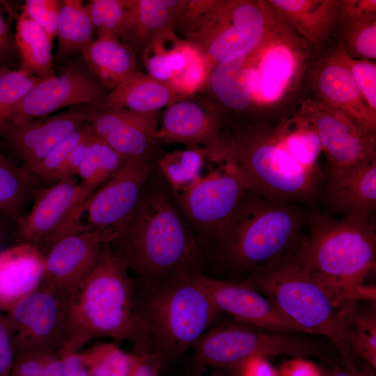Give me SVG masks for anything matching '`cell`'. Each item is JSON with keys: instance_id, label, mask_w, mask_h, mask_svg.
Masks as SVG:
<instances>
[{"instance_id": "31", "label": "cell", "mask_w": 376, "mask_h": 376, "mask_svg": "<svg viewBox=\"0 0 376 376\" xmlns=\"http://www.w3.org/2000/svg\"><path fill=\"white\" fill-rule=\"evenodd\" d=\"M40 190L33 175L15 165L0 150V216L17 224Z\"/></svg>"}, {"instance_id": "16", "label": "cell", "mask_w": 376, "mask_h": 376, "mask_svg": "<svg viewBox=\"0 0 376 376\" xmlns=\"http://www.w3.org/2000/svg\"><path fill=\"white\" fill-rule=\"evenodd\" d=\"M299 113L314 125L329 168H342L376 159L375 134L345 113L311 99L301 102Z\"/></svg>"}, {"instance_id": "6", "label": "cell", "mask_w": 376, "mask_h": 376, "mask_svg": "<svg viewBox=\"0 0 376 376\" xmlns=\"http://www.w3.org/2000/svg\"><path fill=\"white\" fill-rule=\"evenodd\" d=\"M252 194L246 199L244 194L215 235L228 262L253 271L292 252L304 235L307 218L290 204Z\"/></svg>"}, {"instance_id": "24", "label": "cell", "mask_w": 376, "mask_h": 376, "mask_svg": "<svg viewBox=\"0 0 376 376\" xmlns=\"http://www.w3.org/2000/svg\"><path fill=\"white\" fill-rule=\"evenodd\" d=\"M43 276L44 256L34 246L17 242L0 251V311L36 291Z\"/></svg>"}, {"instance_id": "38", "label": "cell", "mask_w": 376, "mask_h": 376, "mask_svg": "<svg viewBox=\"0 0 376 376\" xmlns=\"http://www.w3.org/2000/svg\"><path fill=\"white\" fill-rule=\"evenodd\" d=\"M97 38L119 39L126 0H93L87 4Z\"/></svg>"}, {"instance_id": "32", "label": "cell", "mask_w": 376, "mask_h": 376, "mask_svg": "<svg viewBox=\"0 0 376 376\" xmlns=\"http://www.w3.org/2000/svg\"><path fill=\"white\" fill-rule=\"evenodd\" d=\"M95 31L88 8L82 1H62L57 28L56 59L82 52L93 40Z\"/></svg>"}, {"instance_id": "15", "label": "cell", "mask_w": 376, "mask_h": 376, "mask_svg": "<svg viewBox=\"0 0 376 376\" xmlns=\"http://www.w3.org/2000/svg\"><path fill=\"white\" fill-rule=\"evenodd\" d=\"M107 94L97 80L70 64L59 75L39 82L13 109L7 122L21 124L66 107L98 105Z\"/></svg>"}, {"instance_id": "45", "label": "cell", "mask_w": 376, "mask_h": 376, "mask_svg": "<svg viewBox=\"0 0 376 376\" xmlns=\"http://www.w3.org/2000/svg\"><path fill=\"white\" fill-rule=\"evenodd\" d=\"M45 352L27 351L15 355L10 376H42Z\"/></svg>"}, {"instance_id": "35", "label": "cell", "mask_w": 376, "mask_h": 376, "mask_svg": "<svg viewBox=\"0 0 376 376\" xmlns=\"http://www.w3.org/2000/svg\"><path fill=\"white\" fill-rule=\"evenodd\" d=\"M208 159L205 148L194 147L167 153L160 160V170L175 191H182L201 175Z\"/></svg>"}, {"instance_id": "21", "label": "cell", "mask_w": 376, "mask_h": 376, "mask_svg": "<svg viewBox=\"0 0 376 376\" xmlns=\"http://www.w3.org/2000/svg\"><path fill=\"white\" fill-rule=\"evenodd\" d=\"M310 85L318 102L375 134L376 113L369 108L336 50L316 63L310 75Z\"/></svg>"}, {"instance_id": "13", "label": "cell", "mask_w": 376, "mask_h": 376, "mask_svg": "<svg viewBox=\"0 0 376 376\" xmlns=\"http://www.w3.org/2000/svg\"><path fill=\"white\" fill-rule=\"evenodd\" d=\"M211 162L215 166L182 190L180 201L194 223L216 233L233 213L249 188L234 162L218 155Z\"/></svg>"}, {"instance_id": "22", "label": "cell", "mask_w": 376, "mask_h": 376, "mask_svg": "<svg viewBox=\"0 0 376 376\" xmlns=\"http://www.w3.org/2000/svg\"><path fill=\"white\" fill-rule=\"evenodd\" d=\"M221 126L217 110L205 109L193 102H176L165 111L156 139L183 143L190 148L203 146L211 152L220 143Z\"/></svg>"}, {"instance_id": "1", "label": "cell", "mask_w": 376, "mask_h": 376, "mask_svg": "<svg viewBox=\"0 0 376 376\" xmlns=\"http://www.w3.org/2000/svg\"><path fill=\"white\" fill-rule=\"evenodd\" d=\"M197 273L134 281L133 353L155 354L164 363L191 348L212 327L220 313Z\"/></svg>"}, {"instance_id": "39", "label": "cell", "mask_w": 376, "mask_h": 376, "mask_svg": "<svg viewBox=\"0 0 376 376\" xmlns=\"http://www.w3.org/2000/svg\"><path fill=\"white\" fill-rule=\"evenodd\" d=\"M184 53V66L173 75L167 84L178 94L188 95L198 90L208 81L209 72L196 47L189 42H185Z\"/></svg>"}, {"instance_id": "33", "label": "cell", "mask_w": 376, "mask_h": 376, "mask_svg": "<svg viewBox=\"0 0 376 376\" xmlns=\"http://www.w3.org/2000/svg\"><path fill=\"white\" fill-rule=\"evenodd\" d=\"M127 160L93 132L87 140L77 175L81 184L93 194Z\"/></svg>"}, {"instance_id": "18", "label": "cell", "mask_w": 376, "mask_h": 376, "mask_svg": "<svg viewBox=\"0 0 376 376\" xmlns=\"http://www.w3.org/2000/svg\"><path fill=\"white\" fill-rule=\"evenodd\" d=\"M109 241L108 233L88 226L60 240L43 256L41 285L69 295L95 268Z\"/></svg>"}, {"instance_id": "40", "label": "cell", "mask_w": 376, "mask_h": 376, "mask_svg": "<svg viewBox=\"0 0 376 376\" xmlns=\"http://www.w3.org/2000/svg\"><path fill=\"white\" fill-rule=\"evenodd\" d=\"M92 131L88 122L83 123L53 148L31 171V173L44 181L56 182L58 175L71 150Z\"/></svg>"}, {"instance_id": "19", "label": "cell", "mask_w": 376, "mask_h": 376, "mask_svg": "<svg viewBox=\"0 0 376 376\" xmlns=\"http://www.w3.org/2000/svg\"><path fill=\"white\" fill-rule=\"evenodd\" d=\"M95 105H78L61 113L21 124L6 122L0 130L24 169L31 172L56 146L87 121Z\"/></svg>"}, {"instance_id": "27", "label": "cell", "mask_w": 376, "mask_h": 376, "mask_svg": "<svg viewBox=\"0 0 376 376\" xmlns=\"http://www.w3.org/2000/svg\"><path fill=\"white\" fill-rule=\"evenodd\" d=\"M81 53L96 80L111 91L137 72L134 51L119 39L97 38Z\"/></svg>"}, {"instance_id": "26", "label": "cell", "mask_w": 376, "mask_h": 376, "mask_svg": "<svg viewBox=\"0 0 376 376\" xmlns=\"http://www.w3.org/2000/svg\"><path fill=\"white\" fill-rule=\"evenodd\" d=\"M267 1L310 45H318L326 41L337 22L338 0Z\"/></svg>"}, {"instance_id": "55", "label": "cell", "mask_w": 376, "mask_h": 376, "mask_svg": "<svg viewBox=\"0 0 376 376\" xmlns=\"http://www.w3.org/2000/svg\"><path fill=\"white\" fill-rule=\"evenodd\" d=\"M2 65H0V67Z\"/></svg>"}, {"instance_id": "12", "label": "cell", "mask_w": 376, "mask_h": 376, "mask_svg": "<svg viewBox=\"0 0 376 376\" xmlns=\"http://www.w3.org/2000/svg\"><path fill=\"white\" fill-rule=\"evenodd\" d=\"M68 296L40 285L4 315L15 354L27 351L58 352L68 336Z\"/></svg>"}, {"instance_id": "28", "label": "cell", "mask_w": 376, "mask_h": 376, "mask_svg": "<svg viewBox=\"0 0 376 376\" xmlns=\"http://www.w3.org/2000/svg\"><path fill=\"white\" fill-rule=\"evenodd\" d=\"M178 93L169 84L136 72L107 94L100 108L122 107L140 113L157 112L173 103Z\"/></svg>"}, {"instance_id": "2", "label": "cell", "mask_w": 376, "mask_h": 376, "mask_svg": "<svg viewBox=\"0 0 376 376\" xmlns=\"http://www.w3.org/2000/svg\"><path fill=\"white\" fill-rule=\"evenodd\" d=\"M307 233L295 250L297 259L337 299L352 306L375 300L368 278L376 268L375 226L370 219H335L315 209L306 219Z\"/></svg>"}, {"instance_id": "51", "label": "cell", "mask_w": 376, "mask_h": 376, "mask_svg": "<svg viewBox=\"0 0 376 376\" xmlns=\"http://www.w3.org/2000/svg\"><path fill=\"white\" fill-rule=\"evenodd\" d=\"M328 376H375V374L371 369L361 370L357 366L353 368L345 366V368L340 369Z\"/></svg>"}, {"instance_id": "46", "label": "cell", "mask_w": 376, "mask_h": 376, "mask_svg": "<svg viewBox=\"0 0 376 376\" xmlns=\"http://www.w3.org/2000/svg\"><path fill=\"white\" fill-rule=\"evenodd\" d=\"M15 352L4 315L0 311V376H10Z\"/></svg>"}, {"instance_id": "30", "label": "cell", "mask_w": 376, "mask_h": 376, "mask_svg": "<svg viewBox=\"0 0 376 376\" xmlns=\"http://www.w3.org/2000/svg\"><path fill=\"white\" fill-rule=\"evenodd\" d=\"M279 145L301 167L315 175L317 160L322 150L313 123L299 113L272 130Z\"/></svg>"}, {"instance_id": "42", "label": "cell", "mask_w": 376, "mask_h": 376, "mask_svg": "<svg viewBox=\"0 0 376 376\" xmlns=\"http://www.w3.org/2000/svg\"><path fill=\"white\" fill-rule=\"evenodd\" d=\"M347 65L360 93L370 110L376 113V64L370 60L357 59L345 49H336Z\"/></svg>"}, {"instance_id": "9", "label": "cell", "mask_w": 376, "mask_h": 376, "mask_svg": "<svg viewBox=\"0 0 376 376\" xmlns=\"http://www.w3.org/2000/svg\"><path fill=\"white\" fill-rule=\"evenodd\" d=\"M306 335L274 333L236 321L210 327L192 349L200 363L214 368L234 370L254 358L280 356L315 358L336 365L327 349Z\"/></svg>"}, {"instance_id": "4", "label": "cell", "mask_w": 376, "mask_h": 376, "mask_svg": "<svg viewBox=\"0 0 376 376\" xmlns=\"http://www.w3.org/2000/svg\"><path fill=\"white\" fill-rule=\"evenodd\" d=\"M295 250L253 270L249 282L307 334L327 338L339 351L345 366H357L348 331L357 306L337 299L297 259Z\"/></svg>"}, {"instance_id": "10", "label": "cell", "mask_w": 376, "mask_h": 376, "mask_svg": "<svg viewBox=\"0 0 376 376\" xmlns=\"http://www.w3.org/2000/svg\"><path fill=\"white\" fill-rule=\"evenodd\" d=\"M307 47L281 17L239 68L240 86L251 107L272 106L291 91L302 72Z\"/></svg>"}, {"instance_id": "20", "label": "cell", "mask_w": 376, "mask_h": 376, "mask_svg": "<svg viewBox=\"0 0 376 376\" xmlns=\"http://www.w3.org/2000/svg\"><path fill=\"white\" fill-rule=\"evenodd\" d=\"M86 122L96 136L127 159L147 157L158 129L157 112L140 113L118 107L95 106Z\"/></svg>"}, {"instance_id": "49", "label": "cell", "mask_w": 376, "mask_h": 376, "mask_svg": "<svg viewBox=\"0 0 376 376\" xmlns=\"http://www.w3.org/2000/svg\"><path fill=\"white\" fill-rule=\"evenodd\" d=\"M42 376H65L63 362L58 352H45Z\"/></svg>"}, {"instance_id": "14", "label": "cell", "mask_w": 376, "mask_h": 376, "mask_svg": "<svg viewBox=\"0 0 376 376\" xmlns=\"http://www.w3.org/2000/svg\"><path fill=\"white\" fill-rule=\"evenodd\" d=\"M153 170L147 157L128 159L84 206L91 228L108 233L120 226L132 214L141 196L142 187Z\"/></svg>"}, {"instance_id": "43", "label": "cell", "mask_w": 376, "mask_h": 376, "mask_svg": "<svg viewBox=\"0 0 376 376\" xmlns=\"http://www.w3.org/2000/svg\"><path fill=\"white\" fill-rule=\"evenodd\" d=\"M62 1L26 0L22 9L45 32L53 45L57 36V28Z\"/></svg>"}, {"instance_id": "53", "label": "cell", "mask_w": 376, "mask_h": 376, "mask_svg": "<svg viewBox=\"0 0 376 376\" xmlns=\"http://www.w3.org/2000/svg\"><path fill=\"white\" fill-rule=\"evenodd\" d=\"M0 40L11 46L15 45L9 23L6 22L0 13Z\"/></svg>"}, {"instance_id": "29", "label": "cell", "mask_w": 376, "mask_h": 376, "mask_svg": "<svg viewBox=\"0 0 376 376\" xmlns=\"http://www.w3.org/2000/svg\"><path fill=\"white\" fill-rule=\"evenodd\" d=\"M15 45L20 59L19 70L47 79L55 76L51 44L43 29L22 9L17 17Z\"/></svg>"}, {"instance_id": "5", "label": "cell", "mask_w": 376, "mask_h": 376, "mask_svg": "<svg viewBox=\"0 0 376 376\" xmlns=\"http://www.w3.org/2000/svg\"><path fill=\"white\" fill-rule=\"evenodd\" d=\"M134 285L127 268L107 246L93 271L68 296V336L61 350L79 352L97 337L134 346Z\"/></svg>"}, {"instance_id": "11", "label": "cell", "mask_w": 376, "mask_h": 376, "mask_svg": "<svg viewBox=\"0 0 376 376\" xmlns=\"http://www.w3.org/2000/svg\"><path fill=\"white\" fill-rule=\"evenodd\" d=\"M92 194L76 176L40 189L30 211L17 224V242L28 243L44 256L60 240L83 230L85 203Z\"/></svg>"}, {"instance_id": "48", "label": "cell", "mask_w": 376, "mask_h": 376, "mask_svg": "<svg viewBox=\"0 0 376 376\" xmlns=\"http://www.w3.org/2000/svg\"><path fill=\"white\" fill-rule=\"evenodd\" d=\"M61 355L65 369V376H91L81 361L79 352L61 350Z\"/></svg>"}, {"instance_id": "41", "label": "cell", "mask_w": 376, "mask_h": 376, "mask_svg": "<svg viewBox=\"0 0 376 376\" xmlns=\"http://www.w3.org/2000/svg\"><path fill=\"white\" fill-rule=\"evenodd\" d=\"M341 38L342 48L351 56L370 61L376 58V20L343 26Z\"/></svg>"}, {"instance_id": "36", "label": "cell", "mask_w": 376, "mask_h": 376, "mask_svg": "<svg viewBox=\"0 0 376 376\" xmlns=\"http://www.w3.org/2000/svg\"><path fill=\"white\" fill-rule=\"evenodd\" d=\"M43 79L21 70L0 67V130L24 97Z\"/></svg>"}, {"instance_id": "52", "label": "cell", "mask_w": 376, "mask_h": 376, "mask_svg": "<svg viewBox=\"0 0 376 376\" xmlns=\"http://www.w3.org/2000/svg\"><path fill=\"white\" fill-rule=\"evenodd\" d=\"M17 224L13 220L0 216V243L3 242L11 233L14 234Z\"/></svg>"}, {"instance_id": "7", "label": "cell", "mask_w": 376, "mask_h": 376, "mask_svg": "<svg viewBox=\"0 0 376 376\" xmlns=\"http://www.w3.org/2000/svg\"><path fill=\"white\" fill-rule=\"evenodd\" d=\"M217 152L238 166L249 191L272 202L290 204L315 194V175L284 151L272 130L251 128L233 138L221 137Z\"/></svg>"}, {"instance_id": "47", "label": "cell", "mask_w": 376, "mask_h": 376, "mask_svg": "<svg viewBox=\"0 0 376 376\" xmlns=\"http://www.w3.org/2000/svg\"><path fill=\"white\" fill-rule=\"evenodd\" d=\"M233 370L235 376H279L263 358L250 359Z\"/></svg>"}, {"instance_id": "25", "label": "cell", "mask_w": 376, "mask_h": 376, "mask_svg": "<svg viewBox=\"0 0 376 376\" xmlns=\"http://www.w3.org/2000/svg\"><path fill=\"white\" fill-rule=\"evenodd\" d=\"M188 1L126 0L119 40L134 51L143 49L157 36L171 31Z\"/></svg>"}, {"instance_id": "3", "label": "cell", "mask_w": 376, "mask_h": 376, "mask_svg": "<svg viewBox=\"0 0 376 376\" xmlns=\"http://www.w3.org/2000/svg\"><path fill=\"white\" fill-rule=\"evenodd\" d=\"M139 280L196 272L197 244L168 198L159 193L141 198L107 245Z\"/></svg>"}, {"instance_id": "50", "label": "cell", "mask_w": 376, "mask_h": 376, "mask_svg": "<svg viewBox=\"0 0 376 376\" xmlns=\"http://www.w3.org/2000/svg\"><path fill=\"white\" fill-rule=\"evenodd\" d=\"M282 376H318V375L312 365L299 363L283 368Z\"/></svg>"}, {"instance_id": "34", "label": "cell", "mask_w": 376, "mask_h": 376, "mask_svg": "<svg viewBox=\"0 0 376 376\" xmlns=\"http://www.w3.org/2000/svg\"><path fill=\"white\" fill-rule=\"evenodd\" d=\"M91 376H130L135 354L125 352L114 343H100L79 352Z\"/></svg>"}, {"instance_id": "23", "label": "cell", "mask_w": 376, "mask_h": 376, "mask_svg": "<svg viewBox=\"0 0 376 376\" xmlns=\"http://www.w3.org/2000/svg\"><path fill=\"white\" fill-rule=\"evenodd\" d=\"M328 194L344 217L370 219L376 210V159L329 168Z\"/></svg>"}, {"instance_id": "37", "label": "cell", "mask_w": 376, "mask_h": 376, "mask_svg": "<svg viewBox=\"0 0 376 376\" xmlns=\"http://www.w3.org/2000/svg\"><path fill=\"white\" fill-rule=\"evenodd\" d=\"M348 344L353 353L376 369V311L375 306L364 311L357 307L348 331Z\"/></svg>"}, {"instance_id": "17", "label": "cell", "mask_w": 376, "mask_h": 376, "mask_svg": "<svg viewBox=\"0 0 376 376\" xmlns=\"http://www.w3.org/2000/svg\"><path fill=\"white\" fill-rule=\"evenodd\" d=\"M197 278L219 313L235 321L279 334H307L251 283L220 280L198 272Z\"/></svg>"}, {"instance_id": "54", "label": "cell", "mask_w": 376, "mask_h": 376, "mask_svg": "<svg viewBox=\"0 0 376 376\" xmlns=\"http://www.w3.org/2000/svg\"><path fill=\"white\" fill-rule=\"evenodd\" d=\"M208 376H235V375L233 370L214 368L212 373Z\"/></svg>"}, {"instance_id": "44", "label": "cell", "mask_w": 376, "mask_h": 376, "mask_svg": "<svg viewBox=\"0 0 376 376\" xmlns=\"http://www.w3.org/2000/svg\"><path fill=\"white\" fill-rule=\"evenodd\" d=\"M376 20L375 0L339 1L337 22L343 26Z\"/></svg>"}, {"instance_id": "8", "label": "cell", "mask_w": 376, "mask_h": 376, "mask_svg": "<svg viewBox=\"0 0 376 376\" xmlns=\"http://www.w3.org/2000/svg\"><path fill=\"white\" fill-rule=\"evenodd\" d=\"M280 16L267 1H207L185 21L189 42L198 49L210 72L237 53L249 54L264 40Z\"/></svg>"}]
</instances>
